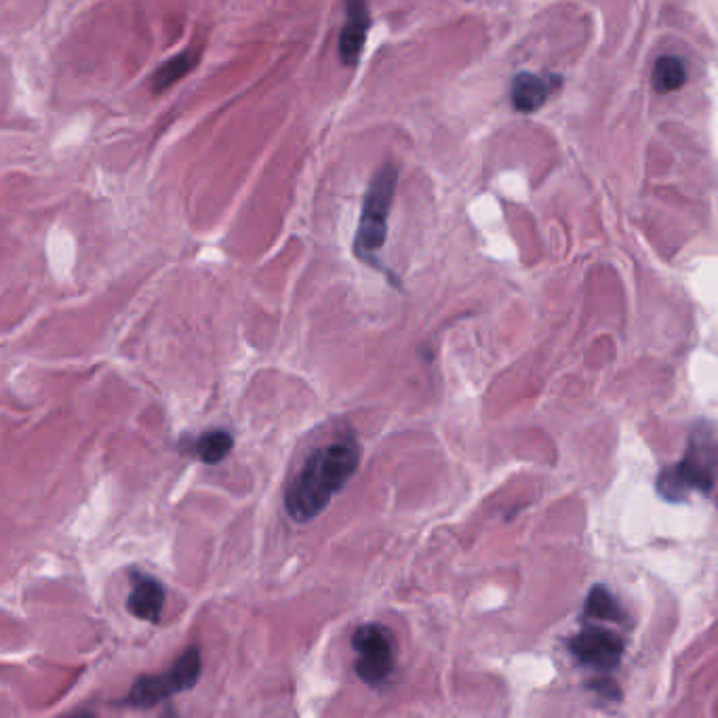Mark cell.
Instances as JSON below:
<instances>
[{
  "label": "cell",
  "mask_w": 718,
  "mask_h": 718,
  "mask_svg": "<svg viewBox=\"0 0 718 718\" xmlns=\"http://www.w3.org/2000/svg\"><path fill=\"white\" fill-rule=\"evenodd\" d=\"M717 479V444L712 428H699L683 460L666 468L657 479V491L666 502H683L691 491L710 493Z\"/></svg>",
  "instance_id": "7a4b0ae2"
},
{
  "label": "cell",
  "mask_w": 718,
  "mask_h": 718,
  "mask_svg": "<svg viewBox=\"0 0 718 718\" xmlns=\"http://www.w3.org/2000/svg\"><path fill=\"white\" fill-rule=\"evenodd\" d=\"M234 447V437L228 430H209L207 434H203L196 444H194V453L201 462L205 464H219L222 460H226L230 455Z\"/></svg>",
  "instance_id": "30bf717a"
},
{
  "label": "cell",
  "mask_w": 718,
  "mask_h": 718,
  "mask_svg": "<svg viewBox=\"0 0 718 718\" xmlns=\"http://www.w3.org/2000/svg\"><path fill=\"white\" fill-rule=\"evenodd\" d=\"M163 607H165L163 584L146 573L133 575V588L127 598V609L131 615L144 622H158Z\"/></svg>",
  "instance_id": "9c48e42d"
},
{
  "label": "cell",
  "mask_w": 718,
  "mask_h": 718,
  "mask_svg": "<svg viewBox=\"0 0 718 718\" xmlns=\"http://www.w3.org/2000/svg\"><path fill=\"white\" fill-rule=\"evenodd\" d=\"M201 670H203L201 652L196 647L186 649V654L182 655L165 675L137 678L135 685L131 687L125 704L135 708H150L154 704H161L167 697L192 689L201 676Z\"/></svg>",
  "instance_id": "277c9868"
},
{
  "label": "cell",
  "mask_w": 718,
  "mask_h": 718,
  "mask_svg": "<svg viewBox=\"0 0 718 718\" xmlns=\"http://www.w3.org/2000/svg\"><path fill=\"white\" fill-rule=\"evenodd\" d=\"M360 447L352 437L322 444L310 453L285 493V507L296 523H310L329 506L359 470Z\"/></svg>",
  "instance_id": "6da1fadb"
},
{
  "label": "cell",
  "mask_w": 718,
  "mask_h": 718,
  "mask_svg": "<svg viewBox=\"0 0 718 718\" xmlns=\"http://www.w3.org/2000/svg\"><path fill=\"white\" fill-rule=\"evenodd\" d=\"M369 25V0H346V23L339 34V58L343 64L355 65L359 62Z\"/></svg>",
  "instance_id": "52a82bcc"
},
{
  "label": "cell",
  "mask_w": 718,
  "mask_h": 718,
  "mask_svg": "<svg viewBox=\"0 0 718 718\" xmlns=\"http://www.w3.org/2000/svg\"><path fill=\"white\" fill-rule=\"evenodd\" d=\"M352 649L357 654L355 670L369 687H378L394 673V636L380 624H365L357 628L352 636Z\"/></svg>",
  "instance_id": "5b68a950"
},
{
  "label": "cell",
  "mask_w": 718,
  "mask_h": 718,
  "mask_svg": "<svg viewBox=\"0 0 718 718\" xmlns=\"http://www.w3.org/2000/svg\"><path fill=\"white\" fill-rule=\"evenodd\" d=\"M624 638L613 630L601 626H586L570 640V654L584 668L609 673L622 664Z\"/></svg>",
  "instance_id": "8992f818"
},
{
  "label": "cell",
  "mask_w": 718,
  "mask_h": 718,
  "mask_svg": "<svg viewBox=\"0 0 718 718\" xmlns=\"http://www.w3.org/2000/svg\"><path fill=\"white\" fill-rule=\"evenodd\" d=\"M584 615L588 619H603V622H624L626 619V612L622 609L619 601L605 586L592 588L588 598H586Z\"/></svg>",
  "instance_id": "7c38bea8"
},
{
  "label": "cell",
  "mask_w": 718,
  "mask_h": 718,
  "mask_svg": "<svg viewBox=\"0 0 718 718\" xmlns=\"http://www.w3.org/2000/svg\"><path fill=\"white\" fill-rule=\"evenodd\" d=\"M561 85V79L550 76H535L531 72H521L514 76L512 89H510V102L516 112H535L548 102L552 91Z\"/></svg>",
  "instance_id": "ba28073f"
},
{
  "label": "cell",
  "mask_w": 718,
  "mask_h": 718,
  "mask_svg": "<svg viewBox=\"0 0 718 718\" xmlns=\"http://www.w3.org/2000/svg\"><path fill=\"white\" fill-rule=\"evenodd\" d=\"M397 170L392 165L381 167L362 198L359 230L355 238V254L367 266L381 270L380 252L388 236V215L392 209L394 191H397Z\"/></svg>",
  "instance_id": "3957f363"
},
{
  "label": "cell",
  "mask_w": 718,
  "mask_h": 718,
  "mask_svg": "<svg viewBox=\"0 0 718 718\" xmlns=\"http://www.w3.org/2000/svg\"><path fill=\"white\" fill-rule=\"evenodd\" d=\"M687 83V65L676 55H664L654 65V89L657 93H675Z\"/></svg>",
  "instance_id": "8fae6325"
},
{
  "label": "cell",
  "mask_w": 718,
  "mask_h": 718,
  "mask_svg": "<svg viewBox=\"0 0 718 718\" xmlns=\"http://www.w3.org/2000/svg\"><path fill=\"white\" fill-rule=\"evenodd\" d=\"M196 62H198V58H196V53H192V51H186V53L173 58V60H170L167 64H163L158 70H156V74H154V79H152V89H154L156 93L170 89V86L175 85L177 81H182L184 76H188L192 72V68L196 65Z\"/></svg>",
  "instance_id": "4fadbf2b"
}]
</instances>
